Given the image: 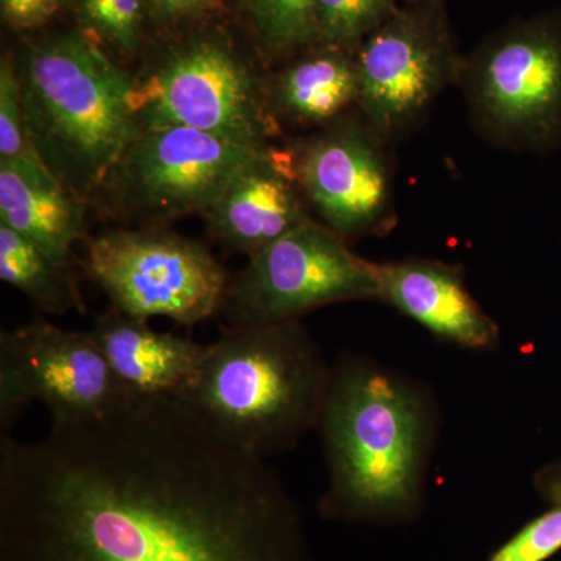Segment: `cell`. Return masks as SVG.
Listing matches in <instances>:
<instances>
[{"label": "cell", "instance_id": "cell-1", "mask_svg": "<svg viewBox=\"0 0 561 561\" xmlns=\"http://www.w3.org/2000/svg\"><path fill=\"white\" fill-rule=\"evenodd\" d=\"M0 561H308L275 471L180 398L0 437Z\"/></svg>", "mask_w": 561, "mask_h": 561}, {"label": "cell", "instance_id": "cell-2", "mask_svg": "<svg viewBox=\"0 0 561 561\" xmlns=\"http://www.w3.org/2000/svg\"><path fill=\"white\" fill-rule=\"evenodd\" d=\"M317 430L328 467L321 515L383 522L416 512L432 437L430 401L419 387L371 362H339Z\"/></svg>", "mask_w": 561, "mask_h": 561}, {"label": "cell", "instance_id": "cell-3", "mask_svg": "<svg viewBox=\"0 0 561 561\" xmlns=\"http://www.w3.org/2000/svg\"><path fill=\"white\" fill-rule=\"evenodd\" d=\"M332 367L300 320L225 328L180 398L253 456L294 451L319 426Z\"/></svg>", "mask_w": 561, "mask_h": 561}, {"label": "cell", "instance_id": "cell-4", "mask_svg": "<svg viewBox=\"0 0 561 561\" xmlns=\"http://www.w3.org/2000/svg\"><path fill=\"white\" fill-rule=\"evenodd\" d=\"M16 70L33 150L70 194L94 202L140 131L133 77L81 32L31 44Z\"/></svg>", "mask_w": 561, "mask_h": 561}, {"label": "cell", "instance_id": "cell-5", "mask_svg": "<svg viewBox=\"0 0 561 561\" xmlns=\"http://www.w3.org/2000/svg\"><path fill=\"white\" fill-rule=\"evenodd\" d=\"M133 90L140 130L179 125L253 149L268 147L279 130L268 80L221 35L175 44L133 77Z\"/></svg>", "mask_w": 561, "mask_h": 561}, {"label": "cell", "instance_id": "cell-6", "mask_svg": "<svg viewBox=\"0 0 561 561\" xmlns=\"http://www.w3.org/2000/svg\"><path fill=\"white\" fill-rule=\"evenodd\" d=\"M84 275L111 308L194 328L224 311L230 279L203 243L165 227L113 228L84 239Z\"/></svg>", "mask_w": 561, "mask_h": 561}, {"label": "cell", "instance_id": "cell-7", "mask_svg": "<svg viewBox=\"0 0 561 561\" xmlns=\"http://www.w3.org/2000/svg\"><path fill=\"white\" fill-rule=\"evenodd\" d=\"M459 83L491 142L546 149L561 131V20L508 25L463 60Z\"/></svg>", "mask_w": 561, "mask_h": 561}, {"label": "cell", "instance_id": "cell-8", "mask_svg": "<svg viewBox=\"0 0 561 561\" xmlns=\"http://www.w3.org/2000/svg\"><path fill=\"white\" fill-rule=\"evenodd\" d=\"M264 149L179 127L142 128L106 176L98 197L108 216L140 227L208 213Z\"/></svg>", "mask_w": 561, "mask_h": 561}, {"label": "cell", "instance_id": "cell-9", "mask_svg": "<svg viewBox=\"0 0 561 561\" xmlns=\"http://www.w3.org/2000/svg\"><path fill=\"white\" fill-rule=\"evenodd\" d=\"M379 300L375 262L324 224L308 220L249 257L228 289V328L300 320L346 301Z\"/></svg>", "mask_w": 561, "mask_h": 561}, {"label": "cell", "instance_id": "cell-10", "mask_svg": "<svg viewBox=\"0 0 561 561\" xmlns=\"http://www.w3.org/2000/svg\"><path fill=\"white\" fill-rule=\"evenodd\" d=\"M127 393L114 378L90 331L32 320L0 335V437L39 402L51 423L98 419Z\"/></svg>", "mask_w": 561, "mask_h": 561}, {"label": "cell", "instance_id": "cell-11", "mask_svg": "<svg viewBox=\"0 0 561 561\" xmlns=\"http://www.w3.org/2000/svg\"><path fill=\"white\" fill-rule=\"evenodd\" d=\"M357 108L382 140L419 124L446 88L459 81L463 60L432 2L400 10L356 50Z\"/></svg>", "mask_w": 561, "mask_h": 561}, {"label": "cell", "instance_id": "cell-12", "mask_svg": "<svg viewBox=\"0 0 561 561\" xmlns=\"http://www.w3.org/2000/svg\"><path fill=\"white\" fill-rule=\"evenodd\" d=\"M382 142L365 121L342 117L306 140L291 161L306 201L343 239L389 224L391 183Z\"/></svg>", "mask_w": 561, "mask_h": 561}, {"label": "cell", "instance_id": "cell-13", "mask_svg": "<svg viewBox=\"0 0 561 561\" xmlns=\"http://www.w3.org/2000/svg\"><path fill=\"white\" fill-rule=\"evenodd\" d=\"M379 301L411 317L432 334L468 350H490L500 328L467 289L457 265L440 261L375 262Z\"/></svg>", "mask_w": 561, "mask_h": 561}, {"label": "cell", "instance_id": "cell-14", "mask_svg": "<svg viewBox=\"0 0 561 561\" xmlns=\"http://www.w3.org/2000/svg\"><path fill=\"white\" fill-rule=\"evenodd\" d=\"M302 198L294 172L268 147L205 213L209 234L228 250L253 256L311 220Z\"/></svg>", "mask_w": 561, "mask_h": 561}, {"label": "cell", "instance_id": "cell-15", "mask_svg": "<svg viewBox=\"0 0 561 561\" xmlns=\"http://www.w3.org/2000/svg\"><path fill=\"white\" fill-rule=\"evenodd\" d=\"M90 332L130 398L183 397L205 353L192 339L154 331L149 321L113 308L95 317Z\"/></svg>", "mask_w": 561, "mask_h": 561}, {"label": "cell", "instance_id": "cell-16", "mask_svg": "<svg viewBox=\"0 0 561 561\" xmlns=\"http://www.w3.org/2000/svg\"><path fill=\"white\" fill-rule=\"evenodd\" d=\"M87 205L41 161L0 164V224L68 267L77 243L87 239Z\"/></svg>", "mask_w": 561, "mask_h": 561}, {"label": "cell", "instance_id": "cell-17", "mask_svg": "<svg viewBox=\"0 0 561 561\" xmlns=\"http://www.w3.org/2000/svg\"><path fill=\"white\" fill-rule=\"evenodd\" d=\"M312 49L268 80V103L278 124L331 125L357 105L356 51Z\"/></svg>", "mask_w": 561, "mask_h": 561}, {"label": "cell", "instance_id": "cell-18", "mask_svg": "<svg viewBox=\"0 0 561 561\" xmlns=\"http://www.w3.org/2000/svg\"><path fill=\"white\" fill-rule=\"evenodd\" d=\"M0 278L24 294L41 312L65 316L87 309L73 267L51 260L46 251L2 224Z\"/></svg>", "mask_w": 561, "mask_h": 561}, {"label": "cell", "instance_id": "cell-19", "mask_svg": "<svg viewBox=\"0 0 561 561\" xmlns=\"http://www.w3.org/2000/svg\"><path fill=\"white\" fill-rule=\"evenodd\" d=\"M262 50L271 58L312 49L319 0H242Z\"/></svg>", "mask_w": 561, "mask_h": 561}, {"label": "cell", "instance_id": "cell-20", "mask_svg": "<svg viewBox=\"0 0 561 561\" xmlns=\"http://www.w3.org/2000/svg\"><path fill=\"white\" fill-rule=\"evenodd\" d=\"M398 11L397 0H319L313 47L356 51Z\"/></svg>", "mask_w": 561, "mask_h": 561}, {"label": "cell", "instance_id": "cell-21", "mask_svg": "<svg viewBox=\"0 0 561 561\" xmlns=\"http://www.w3.org/2000/svg\"><path fill=\"white\" fill-rule=\"evenodd\" d=\"M84 33L114 60H131L142 38L146 0H77Z\"/></svg>", "mask_w": 561, "mask_h": 561}, {"label": "cell", "instance_id": "cell-22", "mask_svg": "<svg viewBox=\"0 0 561 561\" xmlns=\"http://www.w3.org/2000/svg\"><path fill=\"white\" fill-rule=\"evenodd\" d=\"M33 161L41 160L25 127L16 61L7 55L0 61V164Z\"/></svg>", "mask_w": 561, "mask_h": 561}, {"label": "cell", "instance_id": "cell-23", "mask_svg": "<svg viewBox=\"0 0 561 561\" xmlns=\"http://www.w3.org/2000/svg\"><path fill=\"white\" fill-rule=\"evenodd\" d=\"M561 549V504L527 524L489 561H545Z\"/></svg>", "mask_w": 561, "mask_h": 561}, {"label": "cell", "instance_id": "cell-24", "mask_svg": "<svg viewBox=\"0 0 561 561\" xmlns=\"http://www.w3.org/2000/svg\"><path fill=\"white\" fill-rule=\"evenodd\" d=\"M62 0H0L2 18L16 31H33L60 11Z\"/></svg>", "mask_w": 561, "mask_h": 561}, {"label": "cell", "instance_id": "cell-25", "mask_svg": "<svg viewBox=\"0 0 561 561\" xmlns=\"http://www.w3.org/2000/svg\"><path fill=\"white\" fill-rule=\"evenodd\" d=\"M216 0H146L147 14L153 21L179 22L205 13Z\"/></svg>", "mask_w": 561, "mask_h": 561}, {"label": "cell", "instance_id": "cell-26", "mask_svg": "<svg viewBox=\"0 0 561 561\" xmlns=\"http://www.w3.org/2000/svg\"><path fill=\"white\" fill-rule=\"evenodd\" d=\"M540 486L552 501L561 504V465L541 474Z\"/></svg>", "mask_w": 561, "mask_h": 561}, {"label": "cell", "instance_id": "cell-27", "mask_svg": "<svg viewBox=\"0 0 561 561\" xmlns=\"http://www.w3.org/2000/svg\"><path fill=\"white\" fill-rule=\"evenodd\" d=\"M412 2H416V3H427V2H434V0H412Z\"/></svg>", "mask_w": 561, "mask_h": 561}]
</instances>
